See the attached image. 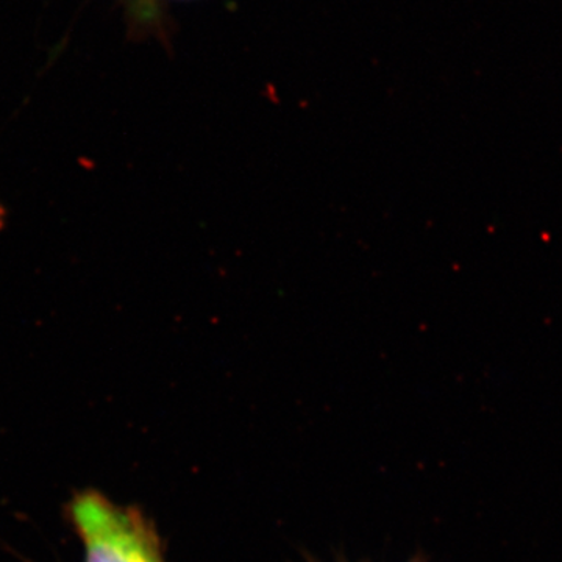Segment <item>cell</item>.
Returning <instances> with one entry per match:
<instances>
[{
	"instance_id": "1",
	"label": "cell",
	"mask_w": 562,
	"mask_h": 562,
	"mask_svg": "<svg viewBox=\"0 0 562 562\" xmlns=\"http://www.w3.org/2000/svg\"><path fill=\"white\" fill-rule=\"evenodd\" d=\"M87 562H162L160 546L139 513L87 492L72 506Z\"/></svg>"
}]
</instances>
